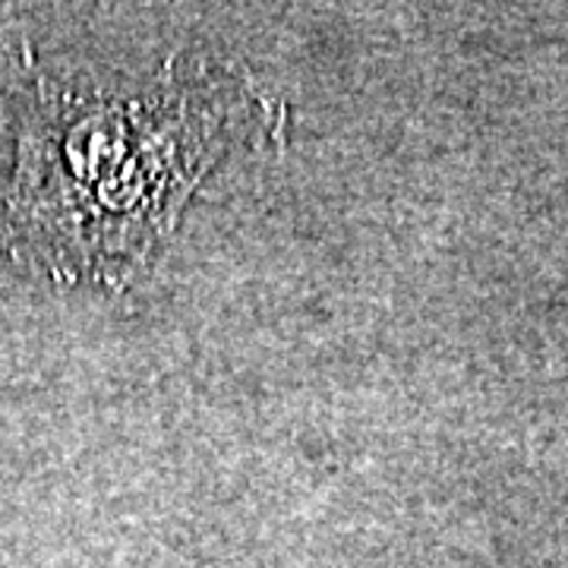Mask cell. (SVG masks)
Listing matches in <instances>:
<instances>
[{
	"mask_svg": "<svg viewBox=\"0 0 568 568\" xmlns=\"http://www.w3.org/2000/svg\"><path fill=\"white\" fill-rule=\"evenodd\" d=\"M284 130L287 108L237 63L174 54L130 89H73L32 70L0 246L54 282L121 291L231 152Z\"/></svg>",
	"mask_w": 568,
	"mask_h": 568,
	"instance_id": "obj_1",
	"label": "cell"
}]
</instances>
